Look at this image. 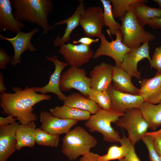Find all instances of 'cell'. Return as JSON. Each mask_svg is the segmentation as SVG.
I'll list each match as a JSON object with an SVG mask.
<instances>
[{"instance_id": "cell-36", "label": "cell", "mask_w": 161, "mask_h": 161, "mask_svg": "<svg viewBox=\"0 0 161 161\" xmlns=\"http://www.w3.org/2000/svg\"><path fill=\"white\" fill-rule=\"evenodd\" d=\"M12 58L2 48H0V69H6L7 64L11 62Z\"/></svg>"}, {"instance_id": "cell-41", "label": "cell", "mask_w": 161, "mask_h": 161, "mask_svg": "<svg viewBox=\"0 0 161 161\" xmlns=\"http://www.w3.org/2000/svg\"><path fill=\"white\" fill-rule=\"evenodd\" d=\"M7 90V88L4 84L3 75L2 73L0 72V92L3 93L5 92Z\"/></svg>"}, {"instance_id": "cell-40", "label": "cell", "mask_w": 161, "mask_h": 161, "mask_svg": "<svg viewBox=\"0 0 161 161\" xmlns=\"http://www.w3.org/2000/svg\"><path fill=\"white\" fill-rule=\"evenodd\" d=\"M17 120L16 118L12 115H8L6 117H0V126H5L11 124Z\"/></svg>"}, {"instance_id": "cell-25", "label": "cell", "mask_w": 161, "mask_h": 161, "mask_svg": "<svg viewBox=\"0 0 161 161\" xmlns=\"http://www.w3.org/2000/svg\"><path fill=\"white\" fill-rule=\"evenodd\" d=\"M52 114L61 118L78 120H87L91 114L89 112L72 108L65 105L50 108Z\"/></svg>"}, {"instance_id": "cell-7", "label": "cell", "mask_w": 161, "mask_h": 161, "mask_svg": "<svg viewBox=\"0 0 161 161\" xmlns=\"http://www.w3.org/2000/svg\"><path fill=\"white\" fill-rule=\"evenodd\" d=\"M86 74L84 69L71 66L61 75L60 84L61 91H67L74 89L87 97L91 88L90 79Z\"/></svg>"}, {"instance_id": "cell-14", "label": "cell", "mask_w": 161, "mask_h": 161, "mask_svg": "<svg viewBox=\"0 0 161 161\" xmlns=\"http://www.w3.org/2000/svg\"><path fill=\"white\" fill-rule=\"evenodd\" d=\"M39 120L41 129L50 134L59 135L67 133L79 121L59 118L53 116L50 112L43 111L40 113Z\"/></svg>"}, {"instance_id": "cell-31", "label": "cell", "mask_w": 161, "mask_h": 161, "mask_svg": "<svg viewBox=\"0 0 161 161\" xmlns=\"http://www.w3.org/2000/svg\"><path fill=\"white\" fill-rule=\"evenodd\" d=\"M87 97L95 102L102 109L111 110V100L108 91L100 92L91 88Z\"/></svg>"}, {"instance_id": "cell-4", "label": "cell", "mask_w": 161, "mask_h": 161, "mask_svg": "<svg viewBox=\"0 0 161 161\" xmlns=\"http://www.w3.org/2000/svg\"><path fill=\"white\" fill-rule=\"evenodd\" d=\"M124 114L101 109L91 115L85 122V125L90 131L100 133L105 141L117 143L121 138L119 132L112 127L111 123H116Z\"/></svg>"}, {"instance_id": "cell-34", "label": "cell", "mask_w": 161, "mask_h": 161, "mask_svg": "<svg viewBox=\"0 0 161 161\" xmlns=\"http://www.w3.org/2000/svg\"><path fill=\"white\" fill-rule=\"evenodd\" d=\"M128 145L129 151L127 155L118 161H141L136 154L134 150V146L128 140Z\"/></svg>"}, {"instance_id": "cell-32", "label": "cell", "mask_w": 161, "mask_h": 161, "mask_svg": "<svg viewBox=\"0 0 161 161\" xmlns=\"http://www.w3.org/2000/svg\"><path fill=\"white\" fill-rule=\"evenodd\" d=\"M141 140L147 147L150 161H161V158L154 148L151 136L150 135L146 134Z\"/></svg>"}, {"instance_id": "cell-38", "label": "cell", "mask_w": 161, "mask_h": 161, "mask_svg": "<svg viewBox=\"0 0 161 161\" xmlns=\"http://www.w3.org/2000/svg\"><path fill=\"white\" fill-rule=\"evenodd\" d=\"M100 155L97 154L90 152L88 154L82 156L79 161H100Z\"/></svg>"}, {"instance_id": "cell-10", "label": "cell", "mask_w": 161, "mask_h": 161, "mask_svg": "<svg viewBox=\"0 0 161 161\" xmlns=\"http://www.w3.org/2000/svg\"><path fill=\"white\" fill-rule=\"evenodd\" d=\"M59 52L70 65L79 67L89 61L94 54L90 46L69 43L61 46Z\"/></svg>"}, {"instance_id": "cell-15", "label": "cell", "mask_w": 161, "mask_h": 161, "mask_svg": "<svg viewBox=\"0 0 161 161\" xmlns=\"http://www.w3.org/2000/svg\"><path fill=\"white\" fill-rule=\"evenodd\" d=\"M46 58L47 60L53 63L55 66V70L51 75L48 84L43 87H35V91L42 94H46L48 93L54 94L59 100L64 101L67 96L62 92L60 89L61 74L64 68L69 64L66 62L59 61L55 55L50 57L46 56Z\"/></svg>"}, {"instance_id": "cell-39", "label": "cell", "mask_w": 161, "mask_h": 161, "mask_svg": "<svg viewBox=\"0 0 161 161\" xmlns=\"http://www.w3.org/2000/svg\"><path fill=\"white\" fill-rule=\"evenodd\" d=\"M149 27L154 29L161 28V17L154 18L148 20L146 22Z\"/></svg>"}, {"instance_id": "cell-8", "label": "cell", "mask_w": 161, "mask_h": 161, "mask_svg": "<svg viewBox=\"0 0 161 161\" xmlns=\"http://www.w3.org/2000/svg\"><path fill=\"white\" fill-rule=\"evenodd\" d=\"M103 9L99 6H92L85 9L80 17L79 25L83 29L86 36L101 38L103 35L102 29L104 25Z\"/></svg>"}, {"instance_id": "cell-24", "label": "cell", "mask_w": 161, "mask_h": 161, "mask_svg": "<svg viewBox=\"0 0 161 161\" xmlns=\"http://www.w3.org/2000/svg\"><path fill=\"white\" fill-rule=\"evenodd\" d=\"M157 104L144 101L139 108L149 128L154 131L161 126V102Z\"/></svg>"}, {"instance_id": "cell-29", "label": "cell", "mask_w": 161, "mask_h": 161, "mask_svg": "<svg viewBox=\"0 0 161 161\" xmlns=\"http://www.w3.org/2000/svg\"><path fill=\"white\" fill-rule=\"evenodd\" d=\"M112 4V11L114 18H123L135 4L145 0H110Z\"/></svg>"}, {"instance_id": "cell-26", "label": "cell", "mask_w": 161, "mask_h": 161, "mask_svg": "<svg viewBox=\"0 0 161 161\" xmlns=\"http://www.w3.org/2000/svg\"><path fill=\"white\" fill-rule=\"evenodd\" d=\"M147 1L137 3L131 7L137 21L143 27L146 25L148 20L154 18L161 17V8L149 7L146 4Z\"/></svg>"}, {"instance_id": "cell-11", "label": "cell", "mask_w": 161, "mask_h": 161, "mask_svg": "<svg viewBox=\"0 0 161 161\" xmlns=\"http://www.w3.org/2000/svg\"><path fill=\"white\" fill-rule=\"evenodd\" d=\"M148 43L146 42L139 47L131 49L124 56L120 67L126 72L131 78L133 77L137 79L141 78V73L138 71L137 68L139 61L147 58L149 63H151Z\"/></svg>"}, {"instance_id": "cell-37", "label": "cell", "mask_w": 161, "mask_h": 161, "mask_svg": "<svg viewBox=\"0 0 161 161\" xmlns=\"http://www.w3.org/2000/svg\"><path fill=\"white\" fill-rule=\"evenodd\" d=\"M99 41V39L97 38L93 39L92 38L88 37H82L77 40H74L72 41L73 43L75 44H81L88 46L94 43L98 42Z\"/></svg>"}, {"instance_id": "cell-42", "label": "cell", "mask_w": 161, "mask_h": 161, "mask_svg": "<svg viewBox=\"0 0 161 161\" xmlns=\"http://www.w3.org/2000/svg\"><path fill=\"white\" fill-rule=\"evenodd\" d=\"M153 1L157 3L159 5V7L161 8V0H154Z\"/></svg>"}, {"instance_id": "cell-12", "label": "cell", "mask_w": 161, "mask_h": 161, "mask_svg": "<svg viewBox=\"0 0 161 161\" xmlns=\"http://www.w3.org/2000/svg\"><path fill=\"white\" fill-rule=\"evenodd\" d=\"M39 30L38 28L36 27L28 32L21 31L12 38L0 35L1 40H5L9 42L13 46L14 54L11 62L13 66H16L17 64L21 63V55L25 51L28 50L30 52H33L37 51L36 48L32 44L31 39Z\"/></svg>"}, {"instance_id": "cell-18", "label": "cell", "mask_w": 161, "mask_h": 161, "mask_svg": "<svg viewBox=\"0 0 161 161\" xmlns=\"http://www.w3.org/2000/svg\"><path fill=\"white\" fill-rule=\"evenodd\" d=\"M138 95L147 101L156 104L161 102V72H157L151 78H144L139 81Z\"/></svg>"}, {"instance_id": "cell-43", "label": "cell", "mask_w": 161, "mask_h": 161, "mask_svg": "<svg viewBox=\"0 0 161 161\" xmlns=\"http://www.w3.org/2000/svg\"><path fill=\"white\" fill-rule=\"evenodd\" d=\"M151 132L153 134H157L161 132V129L157 131H155Z\"/></svg>"}, {"instance_id": "cell-16", "label": "cell", "mask_w": 161, "mask_h": 161, "mask_svg": "<svg viewBox=\"0 0 161 161\" xmlns=\"http://www.w3.org/2000/svg\"><path fill=\"white\" fill-rule=\"evenodd\" d=\"M19 123L0 126V161H7L16 150V132Z\"/></svg>"}, {"instance_id": "cell-2", "label": "cell", "mask_w": 161, "mask_h": 161, "mask_svg": "<svg viewBox=\"0 0 161 161\" xmlns=\"http://www.w3.org/2000/svg\"><path fill=\"white\" fill-rule=\"evenodd\" d=\"M13 15L17 19L35 24L41 28L43 34L51 30L48 17L53 9L51 0H12Z\"/></svg>"}, {"instance_id": "cell-22", "label": "cell", "mask_w": 161, "mask_h": 161, "mask_svg": "<svg viewBox=\"0 0 161 161\" xmlns=\"http://www.w3.org/2000/svg\"><path fill=\"white\" fill-rule=\"evenodd\" d=\"M36 129L34 121L19 124L16 132V150L19 151L25 147H34L36 143L35 137Z\"/></svg>"}, {"instance_id": "cell-28", "label": "cell", "mask_w": 161, "mask_h": 161, "mask_svg": "<svg viewBox=\"0 0 161 161\" xmlns=\"http://www.w3.org/2000/svg\"><path fill=\"white\" fill-rule=\"evenodd\" d=\"M103 7V17L104 25L109 28L108 32L110 35H115L119 30L121 24L115 20L112 11V5L110 0H100Z\"/></svg>"}, {"instance_id": "cell-27", "label": "cell", "mask_w": 161, "mask_h": 161, "mask_svg": "<svg viewBox=\"0 0 161 161\" xmlns=\"http://www.w3.org/2000/svg\"><path fill=\"white\" fill-rule=\"evenodd\" d=\"M123 132V137L119 142L121 146H118L114 145L111 146L109 148L107 154L100 156V161L119 160L127 155L129 150L128 145V139L124 132Z\"/></svg>"}, {"instance_id": "cell-35", "label": "cell", "mask_w": 161, "mask_h": 161, "mask_svg": "<svg viewBox=\"0 0 161 161\" xmlns=\"http://www.w3.org/2000/svg\"><path fill=\"white\" fill-rule=\"evenodd\" d=\"M146 134L150 135L151 136L154 148L161 158V132L153 134L148 132Z\"/></svg>"}, {"instance_id": "cell-5", "label": "cell", "mask_w": 161, "mask_h": 161, "mask_svg": "<svg viewBox=\"0 0 161 161\" xmlns=\"http://www.w3.org/2000/svg\"><path fill=\"white\" fill-rule=\"evenodd\" d=\"M119 20L121 22L119 31L122 41L128 48L132 49L139 47L141 44L151 41L155 38L154 35L145 30L140 24L131 7L125 15Z\"/></svg>"}, {"instance_id": "cell-19", "label": "cell", "mask_w": 161, "mask_h": 161, "mask_svg": "<svg viewBox=\"0 0 161 161\" xmlns=\"http://www.w3.org/2000/svg\"><path fill=\"white\" fill-rule=\"evenodd\" d=\"M11 1L0 0V32L8 31L17 34L24 27L22 21L14 16Z\"/></svg>"}, {"instance_id": "cell-30", "label": "cell", "mask_w": 161, "mask_h": 161, "mask_svg": "<svg viewBox=\"0 0 161 161\" xmlns=\"http://www.w3.org/2000/svg\"><path fill=\"white\" fill-rule=\"evenodd\" d=\"M35 137L36 143L39 145L56 147L59 142V135L50 134L40 128H36Z\"/></svg>"}, {"instance_id": "cell-13", "label": "cell", "mask_w": 161, "mask_h": 161, "mask_svg": "<svg viewBox=\"0 0 161 161\" xmlns=\"http://www.w3.org/2000/svg\"><path fill=\"white\" fill-rule=\"evenodd\" d=\"M108 91L111 100V110L116 112L124 114L127 110L139 108L144 101L140 96L116 90L112 84Z\"/></svg>"}, {"instance_id": "cell-17", "label": "cell", "mask_w": 161, "mask_h": 161, "mask_svg": "<svg viewBox=\"0 0 161 161\" xmlns=\"http://www.w3.org/2000/svg\"><path fill=\"white\" fill-rule=\"evenodd\" d=\"M113 66L104 62L95 66L90 73L91 88L100 92L108 91L112 83Z\"/></svg>"}, {"instance_id": "cell-33", "label": "cell", "mask_w": 161, "mask_h": 161, "mask_svg": "<svg viewBox=\"0 0 161 161\" xmlns=\"http://www.w3.org/2000/svg\"><path fill=\"white\" fill-rule=\"evenodd\" d=\"M150 64L151 68H154L157 72H161V46L155 49Z\"/></svg>"}, {"instance_id": "cell-23", "label": "cell", "mask_w": 161, "mask_h": 161, "mask_svg": "<svg viewBox=\"0 0 161 161\" xmlns=\"http://www.w3.org/2000/svg\"><path fill=\"white\" fill-rule=\"evenodd\" d=\"M64 105L94 114L102 108L95 102L81 94L72 93L64 101Z\"/></svg>"}, {"instance_id": "cell-1", "label": "cell", "mask_w": 161, "mask_h": 161, "mask_svg": "<svg viewBox=\"0 0 161 161\" xmlns=\"http://www.w3.org/2000/svg\"><path fill=\"white\" fill-rule=\"evenodd\" d=\"M35 87L24 89L15 87L12 88L13 93L4 92L0 95V106L6 115H12L20 124H24L38 119L36 114L33 112V107L41 101L49 100L51 96L39 94L35 91Z\"/></svg>"}, {"instance_id": "cell-9", "label": "cell", "mask_w": 161, "mask_h": 161, "mask_svg": "<svg viewBox=\"0 0 161 161\" xmlns=\"http://www.w3.org/2000/svg\"><path fill=\"white\" fill-rule=\"evenodd\" d=\"M115 35V39L110 42L106 39L104 35L100 38V45L94 53L92 58L96 59L103 55L108 56L114 60L115 66L120 67L124 56L131 49L123 43L119 30Z\"/></svg>"}, {"instance_id": "cell-3", "label": "cell", "mask_w": 161, "mask_h": 161, "mask_svg": "<svg viewBox=\"0 0 161 161\" xmlns=\"http://www.w3.org/2000/svg\"><path fill=\"white\" fill-rule=\"evenodd\" d=\"M62 140L61 151L71 161L89 153L90 149L97 143V140L94 136L80 126L70 130Z\"/></svg>"}, {"instance_id": "cell-6", "label": "cell", "mask_w": 161, "mask_h": 161, "mask_svg": "<svg viewBox=\"0 0 161 161\" xmlns=\"http://www.w3.org/2000/svg\"><path fill=\"white\" fill-rule=\"evenodd\" d=\"M116 123L127 131L128 139L134 146L146 134L149 128L139 108L127 110Z\"/></svg>"}, {"instance_id": "cell-20", "label": "cell", "mask_w": 161, "mask_h": 161, "mask_svg": "<svg viewBox=\"0 0 161 161\" xmlns=\"http://www.w3.org/2000/svg\"><path fill=\"white\" fill-rule=\"evenodd\" d=\"M79 1L75 10L71 16L65 19L56 23L51 26L52 29L57 25H61L64 24H66L64 33L62 37H60L59 35H58L54 41L53 45L55 46L60 47L66 42H69L72 32L79 25L80 16L85 9L83 1L80 0Z\"/></svg>"}, {"instance_id": "cell-21", "label": "cell", "mask_w": 161, "mask_h": 161, "mask_svg": "<svg viewBox=\"0 0 161 161\" xmlns=\"http://www.w3.org/2000/svg\"><path fill=\"white\" fill-rule=\"evenodd\" d=\"M131 78L123 69L113 66L112 84L113 88L121 92L138 95L139 89L133 84Z\"/></svg>"}]
</instances>
